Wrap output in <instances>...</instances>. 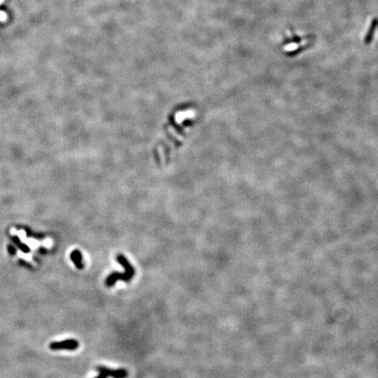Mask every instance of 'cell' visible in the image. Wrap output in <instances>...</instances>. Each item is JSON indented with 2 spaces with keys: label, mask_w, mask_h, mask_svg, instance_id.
Listing matches in <instances>:
<instances>
[{
  "label": "cell",
  "mask_w": 378,
  "mask_h": 378,
  "mask_svg": "<svg viewBox=\"0 0 378 378\" xmlns=\"http://www.w3.org/2000/svg\"><path fill=\"white\" fill-rule=\"evenodd\" d=\"M117 261L119 264H121L123 266L125 271L123 273L114 272L111 273L110 276L106 278L105 284L108 287H111L115 285V283L118 280H123L124 282H130V280L134 277L135 269L131 266V264L128 262L123 255H118L117 256Z\"/></svg>",
  "instance_id": "1"
},
{
  "label": "cell",
  "mask_w": 378,
  "mask_h": 378,
  "mask_svg": "<svg viewBox=\"0 0 378 378\" xmlns=\"http://www.w3.org/2000/svg\"><path fill=\"white\" fill-rule=\"evenodd\" d=\"M79 342L74 339H68L61 342H53L49 344V348L53 351H60V350H69L74 351L79 348Z\"/></svg>",
  "instance_id": "2"
},
{
  "label": "cell",
  "mask_w": 378,
  "mask_h": 378,
  "mask_svg": "<svg viewBox=\"0 0 378 378\" xmlns=\"http://www.w3.org/2000/svg\"><path fill=\"white\" fill-rule=\"evenodd\" d=\"M96 370L99 373H102L107 376V377L112 378H126L128 376V371L124 369H120V370H111L109 369L107 367L104 366H98L96 367Z\"/></svg>",
  "instance_id": "3"
},
{
  "label": "cell",
  "mask_w": 378,
  "mask_h": 378,
  "mask_svg": "<svg viewBox=\"0 0 378 378\" xmlns=\"http://www.w3.org/2000/svg\"><path fill=\"white\" fill-rule=\"evenodd\" d=\"M71 259L74 262V264H75L76 268L77 269H83V263H82V257H81V253L79 250H74L73 253L71 254Z\"/></svg>",
  "instance_id": "4"
},
{
  "label": "cell",
  "mask_w": 378,
  "mask_h": 378,
  "mask_svg": "<svg viewBox=\"0 0 378 378\" xmlns=\"http://www.w3.org/2000/svg\"><path fill=\"white\" fill-rule=\"evenodd\" d=\"M306 43H307V41H302V43H299V44H298V43H290V44L285 45L283 50L285 52H293V51H296L299 47L305 46Z\"/></svg>",
  "instance_id": "5"
},
{
  "label": "cell",
  "mask_w": 378,
  "mask_h": 378,
  "mask_svg": "<svg viewBox=\"0 0 378 378\" xmlns=\"http://www.w3.org/2000/svg\"><path fill=\"white\" fill-rule=\"evenodd\" d=\"M94 378H108L107 376H106L105 375L102 374V373H99V375H97V376H96V377Z\"/></svg>",
  "instance_id": "6"
}]
</instances>
